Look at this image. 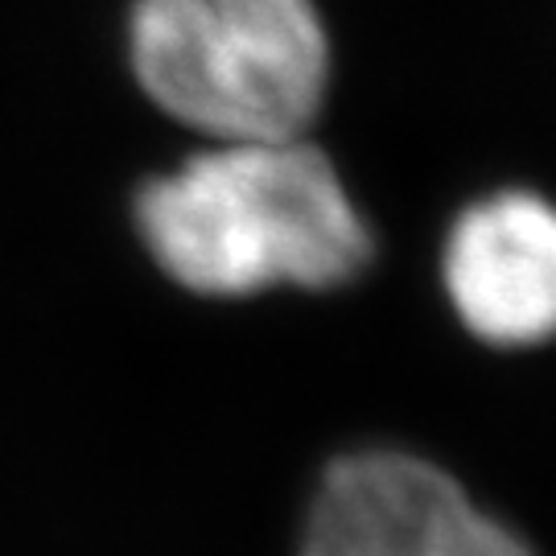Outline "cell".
Listing matches in <instances>:
<instances>
[{"label":"cell","instance_id":"277c9868","mask_svg":"<svg viewBox=\"0 0 556 556\" xmlns=\"http://www.w3.org/2000/svg\"><path fill=\"white\" fill-rule=\"evenodd\" d=\"M457 321L491 346H536L556 326V211L528 186L470 199L441 239Z\"/></svg>","mask_w":556,"mask_h":556},{"label":"cell","instance_id":"3957f363","mask_svg":"<svg viewBox=\"0 0 556 556\" xmlns=\"http://www.w3.org/2000/svg\"><path fill=\"white\" fill-rule=\"evenodd\" d=\"M305 556H532L482 516L438 466L408 454H358L321 482Z\"/></svg>","mask_w":556,"mask_h":556},{"label":"cell","instance_id":"7a4b0ae2","mask_svg":"<svg viewBox=\"0 0 556 556\" xmlns=\"http://www.w3.org/2000/svg\"><path fill=\"white\" fill-rule=\"evenodd\" d=\"M124 62L144 103L199 144L309 137L338 75L318 0H128Z\"/></svg>","mask_w":556,"mask_h":556},{"label":"cell","instance_id":"6da1fadb","mask_svg":"<svg viewBox=\"0 0 556 556\" xmlns=\"http://www.w3.org/2000/svg\"><path fill=\"white\" fill-rule=\"evenodd\" d=\"M132 231L199 298L330 293L376 260V231L334 153L309 137L194 144L132 190Z\"/></svg>","mask_w":556,"mask_h":556}]
</instances>
